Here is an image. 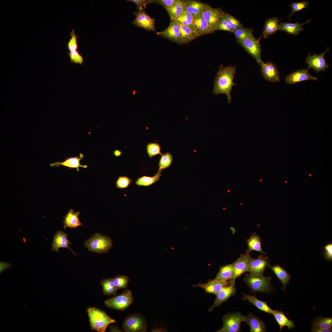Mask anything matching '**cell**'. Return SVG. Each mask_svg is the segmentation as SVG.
I'll list each match as a JSON object with an SVG mask.
<instances>
[{"mask_svg":"<svg viewBox=\"0 0 332 332\" xmlns=\"http://www.w3.org/2000/svg\"><path fill=\"white\" fill-rule=\"evenodd\" d=\"M236 67L235 65L224 67L221 64L215 79L212 94L215 96L220 94H225L229 103L232 99L231 92L232 87L238 85L233 82Z\"/></svg>","mask_w":332,"mask_h":332,"instance_id":"1","label":"cell"},{"mask_svg":"<svg viewBox=\"0 0 332 332\" xmlns=\"http://www.w3.org/2000/svg\"><path fill=\"white\" fill-rule=\"evenodd\" d=\"M87 312L91 329L98 332H105L110 324L116 322L105 311L96 307H89Z\"/></svg>","mask_w":332,"mask_h":332,"instance_id":"2","label":"cell"},{"mask_svg":"<svg viewBox=\"0 0 332 332\" xmlns=\"http://www.w3.org/2000/svg\"><path fill=\"white\" fill-rule=\"evenodd\" d=\"M271 277L263 275L247 274L243 280L249 286L252 292L268 293L274 291L271 284Z\"/></svg>","mask_w":332,"mask_h":332,"instance_id":"3","label":"cell"},{"mask_svg":"<svg viewBox=\"0 0 332 332\" xmlns=\"http://www.w3.org/2000/svg\"><path fill=\"white\" fill-rule=\"evenodd\" d=\"M84 245L90 252L103 254L108 252L112 247L113 243L109 237L97 233L87 239Z\"/></svg>","mask_w":332,"mask_h":332,"instance_id":"4","label":"cell"},{"mask_svg":"<svg viewBox=\"0 0 332 332\" xmlns=\"http://www.w3.org/2000/svg\"><path fill=\"white\" fill-rule=\"evenodd\" d=\"M246 317L239 312L228 313L223 318V324L219 332H238L241 330V322L245 321Z\"/></svg>","mask_w":332,"mask_h":332,"instance_id":"5","label":"cell"},{"mask_svg":"<svg viewBox=\"0 0 332 332\" xmlns=\"http://www.w3.org/2000/svg\"><path fill=\"white\" fill-rule=\"evenodd\" d=\"M133 301L132 292L126 290L121 294L106 300L104 302L109 308L123 310L131 305Z\"/></svg>","mask_w":332,"mask_h":332,"instance_id":"6","label":"cell"},{"mask_svg":"<svg viewBox=\"0 0 332 332\" xmlns=\"http://www.w3.org/2000/svg\"><path fill=\"white\" fill-rule=\"evenodd\" d=\"M123 327L126 332H145L147 326L144 318L139 314L129 315L124 320Z\"/></svg>","mask_w":332,"mask_h":332,"instance_id":"7","label":"cell"},{"mask_svg":"<svg viewBox=\"0 0 332 332\" xmlns=\"http://www.w3.org/2000/svg\"><path fill=\"white\" fill-rule=\"evenodd\" d=\"M238 43L256 60L259 65L261 67L264 63L262 59L261 45L259 41L253 35H251Z\"/></svg>","mask_w":332,"mask_h":332,"instance_id":"8","label":"cell"},{"mask_svg":"<svg viewBox=\"0 0 332 332\" xmlns=\"http://www.w3.org/2000/svg\"><path fill=\"white\" fill-rule=\"evenodd\" d=\"M329 47H327L324 52L319 55L314 53L311 55V53H308L305 61L306 63L308 65L307 69L308 70L310 68H312L317 73L322 71H325L329 66L324 55L329 52Z\"/></svg>","mask_w":332,"mask_h":332,"instance_id":"9","label":"cell"},{"mask_svg":"<svg viewBox=\"0 0 332 332\" xmlns=\"http://www.w3.org/2000/svg\"><path fill=\"white\" fill-rule=\"evenodd\" d=\"M251 258L250 252L247 249L245 253L241 254L240 257L234 262L233 275L228 281H235L236 279L247 272Z\"/></svg>","mask_w":332,"mask_h":332,"instance_id":"10","label":"cell"},{"mask_svg":"<svg viewBox=\"0 0 332 332\" xmlns=\"http://www.w3.org/2000/svg\"><path fill=\"white\" fill-rule=\"evenodd\" d=\"M224 12L220 8H213L207 5L203 10L201 16L215 31L218 22Z\"/></svg>","mask_w":332,"mask_h":332,"instance_id":"11","label":"cell"},{"mask_svg":"<svg viewBox=\"0 0 332 332\" xmlns=\"http://www.w3.org/2000/svg\"><path fill=\"white\" fill-rule=\"evenodd\" d=\"M229 281V284L216 294V299L213 304L209 309V311H212L215 307L220 306L227 301L230 297L235 295L236 291L235 281Z\"/></svg>","mask_w":332,"mask_h":332,"instance_id":"12","label":"cell"},{"mask_svg":"<svg viewBox=\"0 0 332 332\" xmlns=\"http://www.w3.org/2000/svg\"><path fill=\"white\" fill-rule=\"evenodd\" d=\"M156 34L178 44H181L180 23L176 21L171 20L168 27L163 31L157 32Z\"/></svg>","mask_w":332,"mask_h":332,"instance_id":"13","label":"cell"},{"mask_svg":"<svg viewBox=\"0 0 332 332\" xmlns=\"http://www.w3.org/2000/svg\"><path fill=\"white\" fill-rule=\"evenodd\" d=\"M270 267L269 257L260 255L256 259L251 258L248 272L253 275H263L265 269Z\"/></svg>","mask_w":332,"mask_h":332,"instance_id":"14","label":"cell"},{"mask_svg":"<svg viewBox=\"0 0 332 332\" xmlns=\"http://www.w3.org/2000/svg\"><path fill=\"white\" fill-rule=\"evenodd\" d=\"M133 13L136 18L133 21V24L148 31H156L155 19L151 18L145 11L139 10Z\"/></svg>","mask_w":332,"mask_h":332,"instance_id":"15","label":"cell"},{"mask_svg":"<svg viewBox=\"0 0 332 332\" xmlns=\"http://www.w3.org/2000/svg\"><path fill=\"white\" fill-rule=\"evenodd\" d=\"M317 78L310 74L308 70L301 69L293 72L287 75L285 78V82L292 85L308 80L316 81Z\"/></svg>","mask_w":332,"mask_h":332,"instance_id":"16","label":"cell"},{"mask_svg":"<svg viewBox=\"0 0 332 332\" xmlns=\"http://www.w3.org/2000/svg\"><path fill=\"white\" fill-rule=\"evenodd\" d=\"M261 72L264 79L270 82H280V73L276 65L271 61L264 63L261 67Z\"/></svg>","mask_w":332,"mask_h":332,"instance_id":"17","label":"cell"},{"mask_svg":"<svg viewBox=\"0 0 332 332\" xmlns=\"http://www.w3.org/2000/svg\"><path fill=\"white\" fill-rule=\"evenodd\" d=\"M84 157L83 154L79 153V156H70L66 157L65 160L62 162L57 161L50 164L51 167H56L64 166L71 169L76 168L77 171H79L80 167L86 168L88 166L86 165H82L80 163L81 160Z\"/></svg>","mask_w":332,"mask_h":332,"instance_id":"18","label":"cell"},{"mask_svg":"<svg viewBox=\"0 0 332 332\" xmlns=\"http://www.w3.org/2000/svg\"><path fill=\"white\" fill-rule=\"evenodd\" d=\"M68 238L67 234L62 231H58L53 236V239L52 243V250L58 252V249L59 248H68L75 255L76 254L69 246V245H71V243L68 240Z\"/></svg>","mask_w":332,"mask_h":332,"instance_id":"19","label":"cell"},{"mask_svg":"<svg viewBox=\"0 0 332 332\" xmlns=\"http://www.w3.org/2000/svg\"><path fill=\"white\" fill-rule=\"evenodd\" d=\"M229 281L211 280L204 284H199L197 286L203 288L208 293L216 294L223 288L229 284Z\"/></svg>","mask_w":332,"mask_h":332,"instance_id":"20","label":"cell"},{"mask_svg":"<svg viewBox=\"0 0 332 332\" xmlns=\"http://www.w3.org/2000/svg\"><path fill=\"white\" fill-rule=\"evenodd\" d=\"M184 12L190 14L195 17L201 16L203 10L207 4L199 1L193 0H184Z\"/></svg>","mask_w":332,"mask_h":332,"instance_id":"21","label":"cell"},{"mask_svg":"<svg viewBox=\"0 0 332 332\" xmlns=\"http://www.w3.org/2000/svg\"><path fill=\"white\" fill-rule=\"evenodd\" d=\"M310 21V19L302 23H299L298 22L295 23L282 22L279 24L278 30L285 32L290 34L297 35L303 30L302 26L308 23Z\"/></svg>","mask_w":332,"mask_h":332,"instance_id":"22","label":"cell"},{"mask_svg":"<svg viewBox=\"0 0 332 332\" xmlns=\"http://www.w3.org/2000/svg\"><path fill=\"white\" fill-rule=\"evenodd\" d=\"M80 215L79 211L76 212L73 209H70L64 217L63 220L64 229L65 230L68 227L76 229L77 227L83 226L79 218Z\"/></svg>","mask_w":332,"mask_h":332,"instance_id":"23","label":"cell"},{"mask_svg":"<svg viewBox=\"0 0 332 332\" xmlns=\"http://www.w3.org/2000/svg\"><path fill=\"white\" fill-rule=\"evenodd\" d=\"M245 322L250 327L251 332H264L267 331L266 326L260 318L250 313L246 317Z\"/></svg>","mask_w":332,"mask_h":332,"instance_id":"24","label":"cell"},{"mask_svg":"<svg viewBox=\"0 0 332 332\" xmlns=\"http://www.w3.org/2000/svg\"><path fill=\"white\" fill-rule=\"evenodd\" d=\"M194 26L197 37L212 33L215 31L201 16L195 17Z\"/></svg>","mask_w":332,"mask_h":332,"instance_id":"25","label":"cell"},{"mask_svg":"<svg viewBox=\"0 0 332 332\" xmlns=\"http://www.w3.org/2000/svg\"><path fill=\"white\" fill-rule=\"evenodd\" d=\"M270 267L282 283L283 287L281 289L285 292L286 285L287 284H290L289 281L291 278L290 275L283 267H281L279 264L271 266Z\"/></svg>","mask_w":332,"mask_h":332,"instance_id":"26","label":"cell"},{"mask_svg":"<svg viewBox=\"0 0 332 332\" xmlns=\"http://www.w3.org/2000/svg\"><path fill=\"white\" fill-rule=\"evenodd\" d=\"M243 295L242 298L243 301L248 300L259 309L266 313L272 314L273 313L274 310L268 306L267 302L258 299L255 296L243 293Z\"/></svg>","mask_w":332,"mask_h":332,"instance_id":"27","label":"cell"},{"mask_svg":"<svg viewBox=\"0 0 332 332\" xmlns=\"http://www.w3.org/2000/svg\"><path fill=\"white\" fill-rule=\"evenodd\" d=\"M246 241L248 247L247 249L249 252L254 251L264 255L266 254L262 247L261 238L256 233H252Z\"/></svg>","mask_w":332,"mask_h":332,"instance_id":"28","label":"cell"},{"mask_svg":"<svg viewBox=\"0 0 332 332\" xmlns=\"http://www.w3.org/2000/svg\"><path fill=\"white\" fill-rule=\"evenodd\" d=\"M272 314L279 326L280 331L282 328L285 326L289 329H293L295 327L293 321L287 318L282 311L274 310Z\"/></svg>","mask_w":332,"mask_h":332,"instance_id":"29","label":"cell"},{"mask_svg":"<svg viewBox=\"0 0 332 332\" xmlns=\"http://www.w3.org/2000/svg\"><path fill=\"white\" fill-rule=\"evenodd\" d=\"M279 20L277 17H273L267 19L265 23L263 35L264 38L275 34L278 29Z\"/></svg>","mask_w":332,"mask_h":332,"instance_id":"30","label":"cell"},{"mask_svg":"<svg viewBox=\"0 0 332 332\" xmlns=\"http://www.w3.org/2000/svg\"><path fill=\"white\" fill-rule=\"evenodd\" d=\"M332 328V318L321 316L314 319L313 322L311 331L316 332L318 330Z\"/></svg>","mask_w":332,"mask_h":332,"instance_id":"31","label":"cell"},{"mask_svg":"<svg viewBox=\"0 0 332 332\" xmlns=\"http://www.w3.org/2000/svg\"><path fill=\"white\" fill-rule=\"evenodd\" d=\"M165 9L169 16L170 20L177 21L184 12V0H180L176 4Z\"/></svg>","mask_w":332,"mask_h":332,"instance_id":"32","label":"cell"},{"mask_svg":"<svg viewBox=\"0 0 332 332\" xmlns=\"http://www.w3.org/2000/svg\"><path fill=\"white\" fill-rule=\"evenodd\" d=\"M234 263V262L220 267L219 271L214 279L228 281L232 276Z\"/></svg>","mask_w":332,"mask_h":332,"instance_id":"33","label":"cell"},{"mask_svg":"<svg viewBox=\"0 0 332 332\" xmlns=\"http://www.w3.org/2000/svg\"><path fill=\"white\" fill-rule=\"evenodd\" d=\"M161 176V172L158 171L152 176H143L138 178L135 182L138 186L148 187L158 181Z\"/></svg>","mask_w":332,"mask_h":332,"instance_id":"34","label":"cell"},{"mask_svg":"<svg viewBox=\"0 0 332 332\" xmlns=\"http://www.w3.org/2000/svg\"><path fill=\"white\" fill-rule=\"evenodd\" d=\"M179 23L181 44L188 43L197 37L195 31Z\"/></svg>","mask_w":332,"mask_h":332,"instance_id":"35","label":"cell"},{"mask_svg":"<svg viewBox=\"0 0 332 332\" xmlns=\"http://www.w3.org/2000/svg\"><path fill=\"white\" fill-rule=\"evenodd\" d=\"M102 290L104 294L109 296L117 294V289L115 286L113 279L109 278L104 279L101 282Z\"/></svg>","mask_w":332,"mask_h":332,"instance_id":"36","label":"cell"},{"mask_svg":"<svg viewBox=\"0 0 332 332\" xmlns=\"http://www.w3.org/2000/svg\"><path fill=\"white\" fill-rule=\"evenodd\" d=\"M195 18L192 15L184 12L176 21L196 32L194 26Z\"/></svg>","mask_w":332,"mask_h":332,"instance_id":"37","label":"cell"},{"mask_svg":"<svg viewBox=\"0 0 332 332\" xmlns=\"http://www.w3.org/2000/svg\"><path fill=\"white\" fill-rule=\"evenodd\" d=\"M161 156L158 163V171L160 172L169 167L173 160L172 156L169 152H166Z\"/></svg>","mask_w":332,"mask_h":332,"instance_id":"38","label":"cell"},{"mask_svg":"<svg viewBox=\"0 0 332 332\" xmlns=\"http://www.w3.org/2000/svg\"><path fill=\"white\" fill-rule=\"evenodd\" d=\"M253 29L244 27L238 29L234 31L233 33L238 42L253 34Z\"/></svg>","mask_w":332,"mask_h":332,"instance_id":"39","label":"cell"},{"mask_svg":"<svg viewBox=\"0 0 332 332\" xmlns=\"http://www.w3.org/2000/svg\"><path fill=\"white\" fill-rule=\"evenodd\" d=\"M222 18L230 25L234 32L235 30L243 27L239 21L227 13L224 12Z\"/></svg>","mask_w":332,"mask_h":332,"instance_id":"40","label":"cell"},{"mask_svg":"<svg viewBox=\"0 0 332 332\" xmlns=\"http://www.w3.org/2000/svg\"><path fill=\"white\" fill-rule=\"evenodd\" d=\"M161 147L160 144L156 142L148 143L146 146V150L148 157L152 158L158 155L162 154L161 152Z\"/></svg>","mask_w":332,"mask_h":332,"instance_id":"41","label":"cell"},{"mask_svg":"<svg viewBox=\"0 0 332 332\" xmlns=\"http://www.w3.org/2000/svg\"><path fill=\"white\" fill-rule=\"evenodd\" d=\"M309 2L306 1H303L299 2H293L289 5V6L291 7V13L288 17V18L290 22V19L293 15L295 13L303 9L307 8L309 5Z\"/></svg>","mask_w":332,"mask_h":332,"instance_id":"42","label":"cell"},{"mask_svg":"<svg viewBox=\"0 0 332 332\" xmlns=\"http://www.w3.org/2000/svg\"><path fill=\"white\" fill-rule=\"evenodd\" d=\"M113 279L117 290L126 288L130 281L128 276L123 275H118Z\"/></svg>","mask_w":332,"mask_h":332,"instance_id":"43","label":"cell"},{"mask_svg":"<svg viewBox=\"0 0 332 332\" xmlns=\"http://www.w3.org/2000/svg\"><path fill=\"white\" fill-rule=\"evenodd\" d=\"M69 34L70 38L67 43V48L70 52L77 50L78 48L77 41L78 36L75 34L74 29L71 31Z\"/></svg>","mask_w":332,"mask_h":332,"instance_id":"44","label":"cell"},{"mask_svg":"<svg viewBox=\"0 0 332 332\" xmlns=\"http://www.w3.org/2000/svg\"><path fill=\"white\" fill-rule=\"evenodd\" d=\"M132 181V180L127 176H120L116 182V186L119 189H125L128 187Z\"/></svg>","mask_w":332,"mask_h":332,"instance_id":"45","label":"cell"},{"mask_svg":"<svg viewBox=\"0 0 332 332\" xmlns=\"http://www.w3.org/2000/svg\"><path fill=\"white\" fill-rule=\"evenodd\" d=\"M68 54L71 63L82 65L84 61L83 57L77 50L69 52Z\"/></svg>","mask_w":332,"mask_h":332,"instance_id":"46","label":"cell"},{"mask_svg":"<svg viewBox=\"0 0 332 332\" xmlns=\"http://www.w3.org/2000/svg\"><path fill=\"white\" fill-rule=\"evenodd\" d=\"M128 2H134L136 5L139 10L144 11L145 9L148 4L153 2V0H128Z\"/></svg>","mask_w":332,"mask_h":332,"instance_id":"47","label":"cell"},{"mask_svg":"<svg viewBox=\"0 0 332 332\" xmlns=\"http://www.w3.org/2000/svg\"><path fill=\"white\" fill-rule=\"evenodd\" d=\"M217 30H221L233 33L234 31L228 23L223 18L220 19L218 24Z\"/></svg>","mask_w":332,"mask_h":332,"instance_id":"48","label":"cell"},{"mask_svg":"<svg viewBox=\"0 0 332 332\" xmlns=\"http://www.w3.org/2000/svg\"><path fill=\"white\" fill-rule=\"evenodd\" d=\"M180 0H155L153 2L163 6L165 8L172 6L179 2Z\"/></svg>","mask_w":332,"mask_h":332,"instance_id":"49","label":"cell"},{"mask_svg":"<svg viewBox=\"0 0 332 332\" xmlns=\"http://www.w3.org/2000/svg\"><path fill=\"white\" fill-rule=\"evenodd\" d=\"M324 255L326 259L329 261L332 259V244H327L324 247Z\"/></svg>","mask_w":332,"mask_h":332,"instance_id":"50","label":"cell"},{"mask_svg":"<svg viewBox=\"0 0 332 332\" xmlns=\"http://www.w3.org/2000/svg\"><path fill=\"white\" fill-rule=\"evenodd\" d=\"M12 267V265L10 263L0 262V274H2L4 271Z\"/></svg>","mask_w":332,"mask_h":332,"instance_id":"51","label":"cell"},{"mask_svg":"<svg viewBox=\"0 0 332 332\" xmlns=\"http://www.w3.org/2000/svg\"><path fill=\"white\" fill-rule=\"evenodd\" d=\"M113 155L115 157H119L122 154L121 151L119 149H115L113 151Z\"/></svg>","mask_w":332,"mask_h":332,"instance_id":"52","label":"cell"},{"mask_svg":"<svg viewBox=\"0 0 332 332\" xmlns=\"http://www.w3.org/2000/svg\"><path fill=\"white\" fill-rule=\"evenodd\" d=\"M110 329L111 330H110L111 331L121 332V330H120L118 328L116 327L112 326V327Z\"/></svg>","mask_w":332,"mask_h":332,"instance_id":"53","label":"cell"},{"mask_svg":"<svg viewBox=\"0 0 332 332\" xmlns=\"http://www.w3.org/2000/svg\"><path fill=\"white\" fill-rule=\"evenodd\" d=\"M133 95H134V94H135V91H133Z\"/></svg>","mask_w":332,"mask_h":332,"instance_id":"54","label":"cell"}]
</instances>
